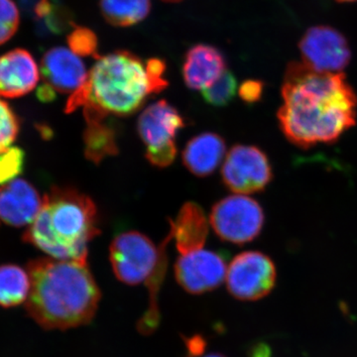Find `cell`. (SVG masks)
<instances>
[{"mask_svg":"<svg viewBox=\"0 0 357 357\" xmlns=\"http://www.w3.org/2000/svg\"><path fill=\"white\" fill-rule=\"evenodd\" d=\"M223 183L236 194L261 192L273 178L271 164L261 149L252 145H234L225 156L222 168Z\"/></svg>","mask_w":357,"mask_h":357,"instance_id":"obj_8","label":"cell"},{"mask_svg":"<svg viewBox=\"0 0 357 357\" xmlns=\"http://www.w3.org/2000/svg\"><path fill=\"white\" fill-rule=\"evenodd\" d=\"M21 8L35 24L51 20L65 8L61 0H18Z\"/></svg>","mask_w":357,"mask_h":357,"instance_id":"obj_24","label":"cell"},{"mask_svg":"<svg viewBox=\"0 0 357 357\" xmlns=\"http://www.w3.org/2000/svg\"><path fill=\"white\" fill-rule=\"evenodd\" d=\"M31 289L26 312L47 331L86 326L98 312L102 292L89 263L41 257L28 263Z\"/></svg>","mask_w":357,"mask_h":357,"instance_id":"obj_2","label":"cell"},{"mask_svg":"<svg viewBox=\"0 0 357 357\" xmlns=\"http://www.w3.org/2000/svg\"><path fill=\"white\" fill-rule=\"evenodd\" d=\"M43 203L44 197L34 185L23 178H15L0 187V220L13 227H29Z\"/></svg>","mask_w":357,"mask_h":357,"instance_id":"obj_11","label":"cell"},{"mask_svg":"<svg viewBox=\"0 0 357 357\" xmlns=\"http://www.w3.org/2000/svg\"><path fill=\"white\" fill-rule=\"evenodd\" d=\"M20 22V10L13 0H0V45L15 34Z\"/></svg>","mask_w":357,"mask_h":357,"instance_id":"obj_26","label":"cell"},{"mask_svg":"<svg viewBox=\"0 0 357 357\" xmlns=\"http://www.w3.org/2000/svg\"><path fill=\"white\" fill-rule=\"evenodd\" d=\"M145 156L148 161L158 168H165L170 166L177 156L176 143L160 148H149L146 150Z\"/></svg>","mask_w":357,"mask_h":357,"instance_id":"obj_28","label":"cell"},{"mask_svg":"<svg viewBox=\"0 0 357 357\" xmlns=\"http://www.w3.org/2000/svg\"><path fill=\"white\" fill-rule=\"evenodd\" d=\"M185 126V119L177 109L162 100L143 110L138 117L137 131L141 140L149 149L176 143L178 131Z\"/></svg>","mask_w":357,"mask_h":357,"instance_id":"obj_12","label":"cell"},{"mask_svg":"<svg viewBox=\"0 0 357 357\" xmlns=\"http://www.w3.org/2000/svg\"><path fill=\"white\" fill-rule=\"evenodd\" d=\"M264 84L257 79H248L238 88V95L246 103H255L260 100L263 95Z\"/></svg>","mask_w":357,"mask_h":357,"instance_id":"obj_29","label":"cell"},{"mask_svg":"<svg viewBox=\"0 0 357 357\" xmlns=\"http://www.w3.org/2000/svg\"><path fill=\"white\" fill-rule=\"evenodd\" d=\"M199 357H227V356H222V354H206V356H199Z\"/></svg>","mask_w":357,"mask_h":357,"instance_id":"obj_31","label":"cell"},{"mask_svg":"<svg viewBox=\"0 0 357 357\" xmlns=\"http://www.w3.org/2000/svg\"><path fill=\"white\" fill-rule=\"evenodd\" d=\"M303 63L321 73H342L351 59V48L342 33L330 26H314L299 43Z\"/></svg>","mask_w":357,"mask_h":357,"instance_id":"obj_9","label":"cell"},{"mask_svg":"<svg viewBox=\"0 0 357 357\" xmlns=\"http://www.w3.org/2000/svg\"><path fill=\"white\" fill-rule=\"evenodd\" d=\"M151 93L142 61L130 52L117 51L96 59L86 83L70 95L65 110L70 114L89 102L107 115L128 116Z\"/></svg>","mask_w":357,"mask_h":357,"instance_id":"obj_4","label":"cell"},{"mask_svg":"<svg viewBox=\"0 0 357 357\" xmlns=\"http://www.w3.org/2000/svg\"><path fill=\"white\" fill-rule=\"evenodd\" d=\"M145 68L152 93H158L168 86V82L163 77L167 68L165 61L158 58L149 59Z\"/></svg>","mask_w":357,"mask_h":357,"instance_id":"obj_27","label":"cell"},{"mask_svg":"<svg viewBox=\"0 0 357 357\" xmlns=\"http://www.w3.org/2000/svg\"><path fill=\"white\" fill-rule=\"evenodd\" d=\"M25 164V152L20 147H10L0 154V185L15 180L22 173Z\"/></svg>","mask_w":357,"mask_h":357,"instance_id":"obj_25","label":"cell"},{"mask_svg":"<svg viewBox=\"0 0 357 357\" xmlns=\"http://www.w3.org/2000/svg\"><path fill=\"white\" fill-rule=\"evenodd\" d=\"M41 74L45 84L62 93H74L89 77L83 61L65 47L46 52L41 61Z\"/></svg>","mask_w":357,"mask_h":357,"instance_id":"obj_13","label":"cell"},{"mask_svg":"<svg viewBox=\"0 0 357 357\" xmlns=\"http://www.w3.org/2000/svg\"><path fill=\"white\" fill-rule=\"evenodd\" d=\"M20 130V121L10 105L0 98V154L11 147Z\"/></svg>","mask_w":357,"mask_h":357,"instance_id":"obj_22","label":"cell"},{"mask_svg":"<svg viewBox=\"0 0 357 357\" xmlns=\"http://www.w3.org/2000/svg\"><path fill=\"white\" fill-rule=\"evenodd\" d=\"M93 199L72 188H52L23 241L59 260L88 263L89 243L100 234Z\"/></svg>","mask_w":357,"mask_h":357,"instance_id":"obj_3","label":"cell"},{"mask_svg":"<svg viewBox=\"0 0 357 357\" xmlns=\"http://www.w3.org/2000/svg\"><path fill=\"white\" fill-rule=\"evenodd\" d=\"M338 2H354L357 1V0H337Z\"/></svg>","mask_w":357,"mask_h":357,"instance_id":"obj_32","label":"cell"},{"mask_svg":"<svg viewBox=\"0 0 357 357\" xmlns=\"http://www.w3.org/2000/svg\"><path fill=\"white\" fill-rule=\"evenodd\" d=\"M84 132V156L93 164L119 153L116 133L105 119L89 121Z\"/></svg>","mask_w":357,"mask_h":357,"instance_id":"obj_18","label":"cell"},{"mask_svg":"<svg viewBox=\"0 0 357 357\" xmlns=\"http://www.w3.org/2000/svg\"><path fill=\"white\" fill-rule=\"evenodd\" d=\"M174 271L176 281L185 292L202 295L222 285L227 278V265L220 253L203 248L181 255Z\"/></svg>","mask_w":357,"mask_h":357,"instance_id":"obj_10","label":"cell"},{"mask_svg":"<svg viewBox=\"0 0 357 357\" xmlns=\"http://www.w3.org/2000/svg\"><path fill=\"white\" fill-rule=\"evenodd\" d=\"M100 7L110 25L128 27L147 17L151 3L150 0H100Z\"/></svg>","mask_w":357,"mask_h":357,"instance_id":"obj_20","label":"cell"},{"mask_svg":"<svg viewBox=\"0 0 357 357\" xmlns=\"http://www.w3.org/2000/svg\"><path fill=\"white\" fill-rule=\"evenodd\" d=\"M238 91L237 81L234 75L227 70L208 89H204L203 96L208 105L213 107H225L229 105Z\"/></svg>","mask_w":357,"mask_h":357,"instance_id":"obj_21","label":"cell"},{"mask_svg":"<svg viewBox=\"0 0 357 357\" xmlns=\"http://www.w3.org/2000/svg\"><path fill=\"white\" fill-rule=\"evenodd\" d=\"M38 65L24 49L7 52L0 57V98H17L36 88Z\"/></svg>","mask_w":357,"mask_h":357,"instance_id":"obj_14","label":"cell"},{"mask_svg":"<svg viewBox=\"0 0 357 357\" xmlns=\"http://www.w3.org/2000/svg\"><path fill=\"white\" fill-rule=\"evenodd\" d=\"M276 277V267L269 256L259 251H245L230 262L225 283L236 299L257 301L271 293Z\"/></svg>","mask_w":357,"mask_h":357,"instance_id":"obj_7","label":"cell"},{"mask_svg":"<svg viewBox=\"0 0 357 357\" xmlns=\"http://www.w3.org/2000/svg\"><path fill=\"white\" fill-rule=\"evenodd\" d=\"M31 289L29 273L18 265L0 266V307H13L26 303Z\"/></svg>","mask_w":357,"mask_h":357,"instance_id":"obj_19","label":"cell"},{"mask_svg":"<svg viewBox=\"0 0 357 357\" xmlns=\"http://www.w3.org/2000/svg\"><path fill=\"white\" fill-rule=\"evenodd\" d=\"M227 156V144L217 133L204 132L192 138L183 151V163L197 177H208Z\"/></svg>","mask_w":357,"mask_h":357,"instance_id":"obj_17","label":"cell"},{"mask_svg":"<svg viewBox=\"0 0 357 357\" xmlns=\"http://www.w3.org/2000/svg\"><path fill=\"white\" fill-rule=\"evenodd\" d=\"M163 1H167V2H178V1H182V0H163Z\"/></svg>","mask_w":357,"mask_h":357,"instance_id":"obj_33","label":"cell"},{"mask_svg":"<svg viewBox=\"0 0 357 357\" xmlns=\"http://www.w3.org/2000/svg\"><path fill=\"white\" fill-rule=\"evenodd\" d=\"M37 96L41 102H51L56 98V91L47 84H42L37 91Z\"/></svg>","mask_w":357,"mask_h":357,"instance_id":"obj_30","label":"cell"},{"mask_svg":"<svg viewBox=\"0 0 357 357\" xmlns=\"http://www.w3.org/2000/svg\"><path fill=\"white\" fill-rule=\"evenodd\" d=\"M279 126L296 146L333 143L354 128L357 96L344 73H321L303 62L286 68Z\"/></svg>","mask_w":357,"mask_h":357,"instance_id":"obj_1","label":"cell"},{"mask_svg":"<svg viewBox=\"0 0 357 357\" xmlns=\"http://www.w3.org/2000/svg\"><path fill=\"white\" fill-rule=\"evenodd\" d=\"M159 258V248L139 231L117 234L110 244L109 260L115 277L129 286L146 283L153 274Z\"/></svg>","mask_w":357,"mask_h":357,"instance_id":"obj_6","label":"cell"},{"mask_svg":"<svg viewBox=\"0 0 357 357\" xmlns=\"http://www.w3.org/2000/svg\"><path fill=\"white\" fill-rule=\"evenodd\" d=\"M227 70V63L220 51L210 45L192 46L185 56L183 77L188 88L204 91Z\"/></svg>","mask_w":357,"mask_h":357,"instance_id":"obj_15","label":"cell"},{"mask_svg":"<svg viewBox=\"0 0 357 357\" xmlns=\"http://www.w3.org/2000/svg\"><path fill=\"white\" fill-rule=\"evenodd\" d=\"M68 44L70 51L81 57L93 56L100 57L98 54V38L95 32L86 27H74L68 35Z\"/></svg>","mask_w":357,"mask_h":357,"instance_id":"obj_23","label":"cell"},{"mask_svg":"<svg viewBox=\"0 0 357 357\" xmlns=\"http://www.w3.org/2000/svg\"><path fill=\"white\" fill-rule=\"evenodd\" d=\"M265 215L258 202L245 195L220 199L211 211V227L223 241L245 244L261 234Z\"/></svg>","mask_w":357,"mask_h":357,"instance_id":"obj_5","label":"cell"},{"mask_svg":"<svg viewBox=\"0 0 357 357\" xmlns=\"http://www.w3.org/2000/svg\"><path fill=\"white\" fill-rule=\"evenodd\" d=\"M210 225L198 204L188 202L181 208L175 220H170V232L181 255L204 248Z\"/></svg>","mask_w":357,"mask_h":357,"instance_id":"obj_16","label":"cell"}]
</instances>
